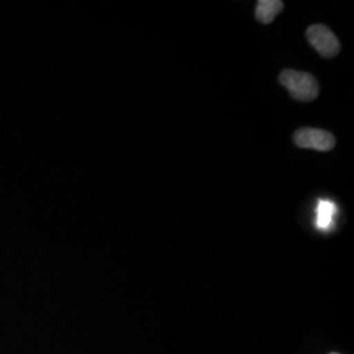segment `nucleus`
I'll use <instances>...</instances> for the list:
<instances>
[{
  "label": "nucleus",
  "instance_id": "obj_1",
  "mask_svg": "<svg viewBox=\"0 0 354 354\" xmlns=\"http://www.w3.org/2000/svg\"><path fill=\"white\" fill-rule=\"evenodd\" d=\"M279 83L289 91L291 97L298 102H314L320 93L315 76L286 68L279 74Z\"/></svg>",
  "mask_w": 354,
  "mask_h": 354
},
{
  "label": "nucleus",
  "instance_id": "obj_5",
  "mask_svg": "<svg viewBox=\"0 0 354 354\" xmlns=\"http://www.w3.org/2000/svg\"><path fill=\"white\" fill-rule=\"evenodd\" d=\"M336 213V206L329 201L320 200L317 205V226L322 230H327L332 225V219Z\"/></svg>",
  "mask_w": 354,
  "mask_h": 354
},
{
  "label": "nucleus",
  "instance_id": "obj_6",
  "mask_svg": "<svg viewBox=\"0 0 354 354\" xmlns=\"http://www.w3.org/2000/svg\"><path fill=\"white\" fill-rule=\"evenodd\" d=\"M330 354H337V353H330Z\"/></svg>",
  "mask_w": 354,
  "mask_h": 354
},
{
  "label": "nucleus",
  "instance_id": "obj_2",
  "mask_svg": "<svg viewBox=\"0 0 354 354\" xmlns=\"http://www.w3.org/2000/svg\"><path fill=\"white\" fill-rule=\"evenodd\" d=\"M306 37L311 46L324 58L336 57L342 49L339 38L328 26L314 24L306 30Z\"/></svg>",
  "mask_w": 354,
  "mask_h": 354
},
{
  "label": "nucleus",
  "instance_id": "obj_3",
  "mask_svg": "<svg viewBox=\"0 0 354 354\" xmlns=\"http://www.w3.org/2000/svg\"><path fill=\"white\" fill-rule=\"evenodd\" d=\"M294 143L301 149L326 152L335 147L336 138L333 134L322 129L302 127L294 133Z\"/></svg>",
  "mask_w": 354,
  "mask_h": 354
},
{
  "label": "nucleus",
  "instance_id": "obj_4",
  "mask_svg": "<svg viewBox=\"0 0 354 354\" xmlns=\"http://www.w3.org/2000/svg\"><path fill=\"white\" fill-rule=\"evenodd\" d=\"M283 10L281 0H260L256 7V19L263 24H270Z\"/></svg>",
  "mask_w": 354,
  "mask_h": 354
}]
</instances>
